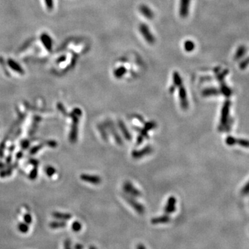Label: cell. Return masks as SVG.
Wrapping results in <instances>:
<instances>
[{
    "label": "cell",
    "instance_id": "obj_5",
    "mask_svg": "<svg viewBox=\"0 0 249 249\" xmlns=\"http://www.w3.org/2000/svg\"><path fill=\"white\" fill-rule=\"evenodd\" d=\"M179 97L181 100V107L183 109H187L188 108V100H187V95L186 91L183 86H181L179 89Z\"/></svg>",
    "mask_w": 249,
    "mask_h": 249
},
{
    "label": "cell",
    "instance_id": "obj_9",
    "mask_svg": "<svg viewBox=\"0 0 249 249\" xmlns=\"http://www.w3.org/2000/svg\"><path fill=\"white\" fill-rule=\"evenodd\" d=\"M119 124L120 129L121 131H122V132H123V134L124 136L125 137V139H126L127 140H131V135H130V134L129 133L128 130L127 129L125 125H124V123H123V121L119 120Z\"/></svg>",
    "mask_w": 249,
    "mask_h": 249
},
{
    "label": "cell",
    "instance_id": "obj_19",
    "mask_svg": "<svg viewBox=\"0 0 249 249\" xmlns=\"http://www.w3.org/2000/svg\"><path fill=\"white\" fill-rule=\"evenodd\" d=\"M24 218V221L26 222V223H31L32 218H31V215H29V214H27V215H25Z\"/></svg>",
    "mask_w": 249,
    "mask_h": 249
},
{
    "label": "cell",
    "instance_id": "obj_7",
    "mask_svg": "<svg viewBox=\"0 0 249 249\" xmlns=\"http://www.w3.org/2000/svg\"><path fill=\"white\" fill-rule=\"evenodd\" d=\"M152 151L151 147H146V148L142 149L140 151H134L132 152V156L134 159H140L143 157V156L148 154Z\"/></svg>",
    "mask_w": 249,
    "mask_h": 249
},
{
    "label": "cell",
    "instance_id": "obj_12",
    "mask_svg": "<svg viewBox=\"0 0 249 249\" xmlns=\"http://www.w3.org/2000/svg\"><path fill=\"white\" fill-rule=\"evenodd\" d=\"M184 48H185V49H186V51L190 52V51H193V49H194V44L193 42L192 41L188 40L184 43Z\"/></svg>",
    "mask_w": 249,
    "mask_h": 249
},
{
    "label": "cell",
    "instance_id": "obj_17",
    "mask_svg": "<svg viewBox=\"0 0 249 249\" xmlns=\"http://www.w3.org/2000/svg\"><path fill=\"white\" fill-rule=\"evenodd\" d=\"M18 228L22 232H23V233H26V232L28 231V226L27 224H25V223H20L18 226Z\"/></svg>",
    "mask_w": 249,
    "mask_h": 249
},
{
    "label": "cell",
    "instance_id": "obj_13",
    "mask_svg": "<svg viewBox=\"0 0 249 249\" xmlns=\"http://www.w3.org/2000/svg\"><path fill=\"white\" fill-rule=\"evenodd\" d=\"M65 223L62 222H53L49 224L50 227L51 228H64L65 226Z\"/></svg>",
    "mask_w": 249,
    "mask_h": 249
},
{
    "label": "cell",
    "instance_id": "obj_4",
    "mask_svg": "<svg viewBox=\"0 0 249 249\" xmlns=\"http://www.w3.org/2000/svg\"><path fill=\"white\" fill-rule=\"evenodd\" d=\"M81 179L84 181L88 182V183L95 184V185L99 184L101 182V178L98 176H95V175L82 174L81 176Z\"/></svg>",
    "mask_w": 249,
    "mask_h": 249
},
{
    "label": "cell",
    "instance_id": "obj_21",
    "mask_svg": "<svg viewBox=\"0 0 249 249\" xmlns=\"http://www.w3.org/2000/svg\"><path fill=\"white\" fill-rule=\"evenodd\" d=\"M65 249H71V248H70V243H69V240H66L65 242Z\"/></svg>",
    "mask_w": 249,
    "mask_h": 249
},
{
    "label": "cell",
    "instance_id": "obj_1",
    "mask_svg": "<svg viewBox=\"0 0 249 249\" xmlns=\"http://www.w3.org/2000/svg\"><path fill=\"white\" fill-rule=\"evenodd\" d=\"M139 29H140V33H141V34H142V36L144 37L145 40L148 42V43L152 44L154 42V38L152 35L151 32H150V31H149L148 26H146L145 24H140L139 27Z\"/></svg>",
    "mask_w": 249,
    "mask_h": 249
},
{
    "label": "cell",
    "instance_id": "obj_18",
    "mask_svg": "<svg viewBox=\"0 0 249 249\" xmlns=\"http://www.w3.org/2000/svg\"><path fill=\"white\" fill-rule=\"evenodd\" d=\"M72 228L75 231H78L81 228V226L78 222H75V223H73Z\"/></svg>",
    "mask_w": 249,
    "mask_h": 249
},
{
    "label": "cell",
    "instance_id": "obj_10",
    "mask_svg": "<svg viewBox=\"0 0 249 249\" xmlns=\"http://www.w3.org/2000/svg\"><path fill=\"white\" fill-rule=\"evenodd\" d=\"M175 202H176V200H175V198L174 197H171L169 198L168 202V206L166 207V210H167L168 212H170L174 210Z\"/></svg>",
    "mask_w": 249,
    "mask_h": 249
},
{
    "label": "cell",
    "instance_id": "obj_6",
    "mask_svg": "<svg viewBox=\"0 0 249 249\" xmlns=\"http://www.w3.org/2000/svg\"><path fill=\"white\" fill-rule=\"evenodd\" d=\"M124 190L126 193H128L130 194H132L134 196L138 197L140 195V193L138 190H136V188L134 187L129 182H125V183L124 184Z\"/></svg>",
    "mask_w": 249,
    "mask_h": 249
},
{
    "label": "cell",
    "instance_id": "obj_8",
    "mask_svg": "<svg viewBox=\"0 0 249 249\" xmlns=\"http://www.w3.org/2000/svg\"><path fill=\"white\" fill-rule=\"evenodd\" d=\"M140 11L148 19H152L153 18V16H154L152 11L145 5H141L140 6Z\"/></svg>",
    "mask_w": 249,
    "mask_h": 249
},
{
    "label": "cell",
    "instance_id": "obj_14",
    "mask_svg": "<svg viewBox=\"0 0 249 249\" xmlns=\"http://www.w3.org/2000/svg\"><path fill=\"white\" fill-rule=\"evenodd\" d=\"M127 200L128 201L130 204H132V206H134V207L136 210H138V211H142L143 207L141 206H140V204H139L138 203H136L134 200L129 197L127 198Z\"/></svg>",
    "mask_w": 249,
    "mask_h": 249
},
{
    "label": "cell",
    "instance_id": "obj_15",
    "mask_svg": "<svg viewBox=\"0 0 249 249\" xmlns=\"http://www.w3.org/2000/svg\"><path fill=\"white\" fill-rule=\"evenodd\" d=\"M125 73H126V69H124V67H120V68L116 69V71H114V76H116V78H119L120 77H122V76Z\"/></svg>",
    "mask_w": 249,
    "mask_h": 249
},
{
    "label": "cell",
    "instance_id": "obj_3",
    "mask_svg": "<svg viewBox=\"0 0 249 249\" xmlns=\"http://www.w3.org/2000/svg\"><path fill=\"white\" fill-rule=\"evenodd\" d=\"M155 126H156V123L154 122L146 123L144 129L140 130L141 131V134H140V135L138 137V139H137V143H138V144H140V143L143 141V140L144 139L145 137L148 136V134H147V132H148V130H150L151 129L154 128Z\"/></svg>",
    "mask_w": 249,
    "mask_h": 249
},
{
    "label": "cell",
    "instance_id": "obj_2",
    "mask_svg": "<svg viewBox=\"0 0 249 249\" xmlns=\"http://www.w3.org/2000/svg\"><path fill=\"white\" fill-rule=\"evenodd\" d=\"M190 0H181L179 13L181 17H186L189 12Z\"/></svg>",
    "mask_w": 249,
    "mask_h": 249
},
{
    "label": "cell",
    "instance_id": "obj_20",
    "mask_svg": "<svg viewBox=\"0 0 249 249\" xmlns=\"http://www.w3.org/2000/svg\"><path fill=\"white\" fill-rule=\"evenodd\" d=\"M54 169L53 168H51V167H50V168H49L47 169L46 170V172H47V174H49V175H51L53 172H54Z\"/></svg>",
    "mask_w": 249,
    "mask_h": 249
},
{
    "label": "cell",
    "instance_id": "obj_16",
    "mask_svg": "<svg viewBox=\"0 0 249 249\" xmlns=\"http://www.w3.org/2000/svg\"><path fill=\"white\" fill-rule=\"evenodd\" d=\"M173 80L175 85L177 86H181V78L180 77L179 74L177 72H174L173 74Z\"/></svg>",
    "mask_w": 249,
    "mask_h": 249
},
{
    "label": "cell",
    "instance_id": "obj_11",
    "mask_svg": "<svg viewBox=\"0 0 249 249\" xmlns=\"http://www.w3.org/2000/svg\"><path fill=\"white\" fill-rule=\"evenodd\" d=\"M53 215L54 217H56L57 219H62V220H67L71 218V215L69 214H66V213H61V212H54L53 213Z\"/></svg>",
    "mask_w": 249,
    "mask_h": 249
}]
</instances>
